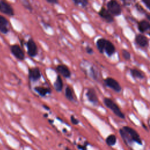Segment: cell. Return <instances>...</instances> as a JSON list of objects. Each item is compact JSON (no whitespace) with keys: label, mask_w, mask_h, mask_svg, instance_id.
Here are the masks:
<instances>
[{"label":"cell","mask_w":150,"mask_h":150,"mask_svg":"<svg viewBox=\"0 0 150 150\" xmlns=\"http://www.w3.org/2000/svg\"><path fill=\"white\" fill-rule=\"evenodd\" d=\"M123 1H124V0H123Z\"/></svg>","instance_id":"1f68e13d"},{"label":"cell","mask_w":150,"mask_h":150,"mask_svg":"<svg viewBox=\"0 0 150 150\" xmlns=\"http://www.w3.org/2000/svg\"><path fill=\"white\" fill-rule=\"evenodd\" d=\"M104 82L108 87H109L110 88H112V90H114L117 92L121 91L122 89L119 83L113 78H111L110 77H107L104 80Z\"/></svg>","instance_id":"8992f818"},{"label":"cell","mask_w":150,"mask_h":150,"mask_svg":"<svg viewBox=\"0 0 150 150\" xmlns=\"http://www.w3.org/2000/svg\"><path fill=\"white\" fill-rule=\"evenodd\" d=\"M77 148L80 149V150H87V146H86V144H84V145H77Z\"/></svg>","instance_id":"484cf974"},{"label":"cell","mask_w":150,"mask_h":150,"mask_svg":"<svg viewBox=\"0 0 150 150\" xmlns=\"http://www.w3.org/2000/svg\"><path fill=\"white\" fill-rule=\"evenodd\" d=\"M105 141H106V143L108 145L113 146L116 144L117 138H116L115 135L111 134V135H109L107 137V138L105 139Z\"/></svg>","instance_id":"ffe728a7"},{"label":"cell","mask_w":150,"mask_h":150,"mask_svg":"<svg viewBox=\"0 0 150 150\" xmlns=\"http://www.w3.org/2000/svg\"><path fill=\"white\" fill-rule=\"evenodd\" d=\"M147 18H148V19L150 21V15H148V16H147Z\"/></svg>","instance_id":"4dcf8cb0"},{"label":"cell","mask_w":150,"mask_h":150,"mask_svg":"<svg viewBox=\"0 0 150 150\" xmlns=\"http://www.w3.org/2000/svg\"><path fill=\"white\" fill-rule=\"evenodd\" d=\"M149 35H150V33H149Z\"/></svg>","instance_id":"d6a6232c"},{"label":"cell","mask_w":150,"mask_h":150,"mask_svg":"<svg viewBox=\"0 0 150 150\" xmlns=\"http://www.w3.org/2000/svg\"><path fill=\"white\" fill-rule=\"evenodd\" d=\"M56 70L60 74H61L62 76H63L66 79L70 78L71 76V74L69 68L64 64L57 65L56 68Z\"/></svg>","instance_id":"9c48e42d"},{"label":"cell","mask_w":150,"mask_h":150,"mask_svg":"<svg viewBox=\"0 0 150 150\" xmlns=\"http://www.w3.org/2000/svg\"><path fill=\"white\" fill-rule=\"evenodd\" d=\"M135 40H136L137 43L140 46L144 47V46H146L147 44H148V39H147V38L145 36H144L142 35H137L136 36Z\"/></svg>","instance_id":"e0dca14e"},{"label":"cell","mask_w":150,"mask_h":150,"mask_svg":"<svg viewBox=\"0 0 150 150\" xmlns=\"http://www.w3.org/2000/svg\"><path fill=\"white\" fill-rule=\"evenodd\" d=\"M104 50L106 52V53L109 56H111L115 52V47L111 43L110 41L106 40L105 47H104Z\"/></svg>","instance_id":"9a60e30c"},{"label":"cell","mask_w":150,"mask_h":150,"mask_svg":"<svg viewBox=\"0 0 150 150\" xmlns=\"http://www.w3.org/2000/svg\"><path fill=\"white\" fill-rule=\"evenodd\" d=\"M142 1L146 5V6L150 9V0H142Z\"/></svg>","instance_id":"4316f807"},{"label":"cell","mask_w":150,"mask_h":150,"mask_svg":"<svg viewBox=\"0 0 150 150\" xmlns=\"http://www.w3.org/2000/svg\"><path fill=\"white\" fill-rule=\"evenodd\" d=\"M131 74L132 77L135 78L142 79L145 77V74L142 71L135 69H133L131 70Z\"/></svg>","instance_id":"d6986e66"},{"label":"cell","mask_w":150,"mask_h":150,"mask_svg":"<svg viewBox=\"0 0 150 150\" xmlns=\"http://www.w3.org/2000/svg\"><path fill=\"white\" fill-rule=\"evenodd\" d=\"M65 96L67 100H69L70 101H74L75 96L74 94V91L73 89L69 86H67L65 88L64 91Z\"/></svg>","instance_id":"5bb4252c"},{"label":"cell","mask_w":150,"mask_h":150,"mask_svg":"<svg viewBox=\"0 0 150 150\" xmlns=\"http://www.w3.org/2000/svg\"><path fill=\"white\" fill-rule=\"evenodd\" d=\"M99 15L109 22H112L113 21L111 15L104 8H102L101 9V10L99 11Z\"/></svg>","instance_id":"2e32d148"},{"label":"cell","mask_w":150,"mask_h":150,"mask_svg":"<svg viewBox=\"0 0 150 150\" xmlns=\"http://www.w3.org/2000/svg\"><path fill=\"white\" fill-rule=\"evenodd\" d=\"M74 2L76 4H80L83 6H85L87 5L88 1L87 0H73Z\"/></svg>","instance_id":"603a6c76"},{"label":"cell","mask_w":150,"mask_h":150,"mask_svg":"<svg viewBox=\"0 0 150 150\" xmlns=\"http://www.w3.org/2000/svg\"><path fill=\"white\" fill-rule=\"evenodd\" d=\"M8 25V20L5 17L0 15V32L4 34L7 33L9 31Z\"/></svg>","instance_id":"7c38bea8"},{"label":"cell","mask_w":150,"mask_h":150,"mask_svg":"<svg viewBox=\"0 0 150 150\" xmlns=\"http://www.w3.org/2000/svg\"><path fill=\"white\" fill-rule=\"evenodd\" d=\"M28 76L29 80L31 81L35 82L38 81L40 79L42 76V73L38 67H32L29 68L28 70Z\"/></svg>","instance_id":"277c9868"},{"label":"cell","mask_w":150,"mask_h":150,"mask_svg":"<svg viewBox=\"0 0 150 150\" xmlns=\"http://www.w3.org/2000/svg\"><path fill=\"white\" fill-rule=\"evenodd\" d=\"M120 135L122 137V138H123V139L127 143H129V142H131L132 141L131 137H129V134L122 128L120 129Z\"/></svg>","instance_id":"44dd1931"},{"label":"cell","mask_w":150,"mask_h":150,"mask_svg":"<svg viewBox=\"0 0 150 150\" xmlns=\"http://www.w3.org/2000/svg\"><path fill=\"white\" fill-rule=\"evenodd\" d=\"M103 101L105 106L110 109L117 116L121 118H125L124 114L121 111L118 105L116 104L111 99L106 97L104 98Z\"/></svg>","instance_id":"6da1fadb"},{"label":"cell","mask_w":150,"mask_h":150,"mask_svg":"<svg viewBox=\"0 0 150 150\" xmlns=\"http://www.w3.org/2000/svg\"><path fill=\"white\" fill-rule=\"evenodd\" d=\"M107 7L109 11L115 15H120L121 12V9L120 5L115 0H112L110 1L107 4Z\"/></svg>","instance_id":"ba28073f"},{"label":"cell","mask_w":150,"mask_h":150,"mask_svg":"<svg viewBox=\"0 0 150 150\" xmlns=\"http://www.w3.org/2000/svg\"><path fill=\"white\" fill-rule=\"evenodd\" d=\"M35 91L40 96L45 97L47 94H49L51 93V89L49 87H44L42 86H38L35 87Z\"/></svg>","instance_id":"8fae6325"},{"label":"cell","mask_w":150,"mask_h":150,"mask_svg":"<svg viewBox=\"0 0 150 150\" xmlns=\"http://www.w3.org/2000/svg\"><path fill=\"white\" fill-rule=\"evenodd\" d=\"M138 28L141 32H144L150 29V23L146 21H142L138 24Z\"/></svg>","instance_id":"ac0fdd59"},{"label":"cell","mask_w":150,"mask_h":150,"mask_svg":"<svg viewBox=\"0 0 150 150\" xmlns=\"http://www.w3.org/2000/svg\"><path fill=\"white\" fill-rule=\"evenodd\" d=\"M65 150H71V149L70 148H69V147H66Z\"/></svg>","instance_id":"f546056e"},{"label":"cell","mask_w":150,"mask_h":150,"mask_svg":"<svg viewBox=\"0 0 150 150\" xmlns=\"http://www.w3.org/2000/svg\"><path fill=\"white\" fill-rule=\"evenodd\" d=\"M11 52L12 54L18 60H23L25 59V54L22 49L18 45H13L11 46Z\"/></svg>","instance_id":"5b68a950"},{"label":"cell","mask_w":150,"mask_h":150,"mask_svg":"<svg viewBox=\"0 0 150 150\" xmlns=\"http://www.w3.org/2000/svg\"><path fill=\"white\" fill-rule=\"evenodd\" d=\"M86 51L88 54H92L93 53V50L92 49V48L90 47H86Z\"/></svg>","instance_id":"f1b7e54d"},{"label":"cell","mask_w":150,"mask_h":150,"mask_svg":"<svg viewBox=\"0 0 150 150\" xmlns=\"http://www.w3.org/2000/svg\"><path fill=\"white\" fill-rule=\"evenodd\" d=\"M86 96L88 100L94 104H97L98 101V97L96 90L93 88H89L86 93Z\"/></svg>","instance_id":"30bf717a"},{"label":"cell","mask_w":150,"mask_h":150,"mask_svg":"<svg viewBox=\"0 0 150 150\" xmlns=\"http://www.w3.org/2000/svg\"><path fill=\"white\" fill-rule=\"evenodd\" d=\"M70 120L71 122L74 124V125H77L79 123V121L78 120V119L76 118L75 117L74 115H71L70 117Z\"/></svg>","instance_id":"d4e9b609"},{"label":"cell","mask_w":150,"mask_h":150,"mask_svg":"<svg viewBox=\"0 0 150 150\" xmlns=\"http://www.w3.org/2000/svg\"><path fill=\"white\" fill-rule=\"evenodd\" d=\"M26 47L28 55L31 57H34L38 54V47L35 42L32 39H29L26 42Z\"/></svg>","instance_id":"3957f363"},{"label":"cell","mask_w":150,"mask_h":150,"mask_svg":"<svg viewBox=\"0 0 150 150\" xmlns=\"http://www.w3.org/2000/svg\"><path fill=\"white\" fill-rule=\"evenodd\" d=\"M53 86L54 89L57 92H60L62 91L63 88V82L60 76H57L55 81L53 83Z\"/></svg>","instance_id":"4fadbf2b"},{"label":"cell","mask_w":150,"mask_h":150,"mask_svg":"<svg viewBox=\"0 0 150 150\" xmlns=\"http://www.w3.org/2000/svg\"><path fill=\"white\" fill-rule=\"evenodd\" d=\"M123 129L129 134L132 141L135 142L139 145L142 144V142L139 135L134 128L128 126H124L123 127Z\"/></svg>","instance_id":"7a4b0ae2"},{"label":"cell","mask_w":150,"mask_h":150,"mask_svg":"<svg viewBox=\"0 0 150 150\" xmlns=\"http://www.w3.org/2000/svg\"><path fill=\"white\" fill-rule=\"evenodd\" d=\"M105 42H106V40H105L104 39H99L97 41L96 44H97V48L101 53H103V50H104Z\"/></svg>","instance_id":"7402d4cb"},{"label":"cell","mask_w":150,"mask_h":150,"mask_svg":"<svg viewBox=\"0 0 150 150\" xmlns=\"http://www.w3.org/2000/svg\"><path fill=\"white\" fill-rule=\"evenodd\" d=\"M0 12L9 16L14 15V11L12 6L3 0L0 1Z\"/></svg>","instance_id":"52a82bcc"},{"label":"cell","mask_w":150,"mask_h":150,"mask_svg":"<svg viewBox=\"0 0 150 150\" xmlns=\"http://www.w3.org/2000/svg\"><path fill=\"white\" fill-rule=\"evenodd\" d=\"M47 2L50 3V4H57L59 3V1L58 0H46Z\"/></svg>","instance_id":"83f0119b"},{"label":"cell","mask_w":150,"mask_h":150,"mask_svg":"<svg viewBox=\"0 0 150 150\" xmlns=\"http://www.w3.org/2000/svg\"><path fill=\"white\" fill-rule=\"evenodd\" d=\"M122 56L125 60H129L131 58L130 53L126 50H122Z\"/></svg>","instance_id":"cb8c5ba5"}]
</instances>
